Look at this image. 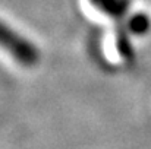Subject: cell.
<instances>
[{"label": "cell", "instance_id": "1", "mask_svg": "<svg viewBox=\"0 0 151 149\" xmlns=\"http://www.w3.org/2000/svg\"><path fill=\"white\" fill-rule=\"evenodd\" d=\"M0 48L3 50L16 64L32 69L40 63V50L28 38L22 37L7 25L0 22Z\"/></svg>", "mask_w": 151, "mask_h": 149}, {"label": "cell", "instance_id": "2", "mask_svg": "<svg viewBox=\"0 0 151 149\" xmlns=\"http://www.w3.org/2000/svg\"><path fill=\"white\" fill-rule=\"evenodd\" d=\"M128 31L135 37H144L151 31V19L147 13H134L128 21Z\"/></svg>", "mask_w": 151, "mask_h": 149}]
</instances>
